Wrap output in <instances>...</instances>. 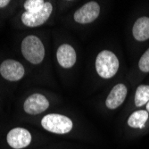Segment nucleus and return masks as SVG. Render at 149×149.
<instances>
[{
  "label": "nucleus",
  "instance_id": "obj_1",
  "mask_svg": "<svg viewBox=\"0 0 149 149\" xmlns=\"http://www.w3.org/2000/svg\"><path fill=\"white\" fill-rule=\"evenodd\" d=\"M120 68L117 56L110 50H102L96 58V71L99 77L104 79L113 78Z\"/></svg>",
  "mask_w": 149,
  "mask_h": 149
},
{
  "label": "nucleus",
  "instance_id": "obj_2",
  "mask_svg": "<svg viewBox=\"0 0 149 149\" xmlns=\"http://www.w3.org/2000/svg\"><path fill=\"white\" fill-rule=\"evenodd\" d=\"M21 50L24 58L32 64H38L44 60L45 47L37 36L30 35L23 38Z\"/></svg>",
  "mask_w": 149,
  "mask_h": 149
},
{
  "label": "nucleus",
  "instance_id": "obj_3",
  "mask_svg": "<svg viewBox=\"0 0 149 149\" xmlns=\"http://www.w3.org/2000/svg\"><path fill=\"white\" fill-rule=\"evenodd\" d=\"M41 125L46 130L56 134L69 133L73 127L72 120L69 117L59 113L45 115L41 120Z\"/></svg>",
  "mask_w": 149,
  "mask_h": 149
},
{
  "label": "nucleus",
  "instance_id": "obj_4",
  "mask_svg": "<svg viewBox=\"0 0 149 149\" xmlns=\"http://www.w3.org/2000/svg\"><path fill=\"white\" fill-rule=\"evenodd\" d=\"M100 15V6L96 1H89L74 13L73 19L79 24H88L96 21Z\"/></svg>",
  "mask_w": 149,
  "mask_h": 149
},
{
  "label": "nucleus",
  "instance_id": "obj_5",
  "mask_svg": "<svg viewBox=\"0 0 149 149\" xmlns=\"http://www.w3.org/2000/svg\"><path fill=\"white\" fill-rule=\"evenodd\" d=\"M24 73V67L16 60L7 59L0 64V74L6 80L18 81L22 79Z\"/></svg>",
  "mask_w": 149,
  "mask_h": 149
},
{
  "label": "nucleus",
  "instance_id": "obj_6",
  "mask_svg": "<svg viewBox=\"0 0 149 149\" xmlns=\"http://www.w3.org/2000/svg\"><path fill=\"white\" fill-rule=\"evenodd\" d=\"M53 11V6L50 2H46L43 9L36 13H29L24 12L22 15V22L25 26L31 27H38L45 23L48 18L50 17Z\"/></svg>",
  "mask_w": 149,
  "mask_h": 149
},
{
  "label": "nucleus",
  "instance_id": "obj_7",
  "mask_svg": "<svg viewBox=\"0 0 149 149\" xmlns=\"http://www.w3.org/2000/svg\"><path fill=\"white\" fill-rule=\"evenodd\" d=\"M8 145L15 149H22L31 142V134L23 128H15L11 130L6 137Z\"/></svg>",
  "mask_w": 149,
  "mask_h": 149
},
{
  "label": "nucleus",
  "instance_id": "obj_8",
  "mask_svg": "<svg viewBox=\"0 0 149 149\" xmlns=\"http://www.w3.org/2000/svg\"><path fill=\"white\" fill-rule=\"evenodd\" d=\"M49 101L42 94H33L27 98L23 104L25 113L31 115H37L47 110Z\"/></svg>",
  "mask_w": 149,
  "mask_h": 149
},
{
  "label": "nucleus",
  "instance_id": "obj_9",
  "mask_svg": "<svg viewBox=\"0 0 149 149\" xmlns=\"http://www.w3.org/2000/svg\"><path fill=\"white\" fill-rule=\"evenodd\" d=\"M129 88L124 83H118L111 89L105 100V106L110 110H115L123 104L128 97Z\"/></svg>",
  "mask_w": 149,
  "mask_h": 149
},
{
  "label": "nucleus",
  "instance_id": "obj_10",
  "mask_svg": "<svg viewBox=\"0 0 149 149\" xmlns=\"http://www.w3.org/2000/svg\"><path fill=\"white\" fill-rule=\"evenodd\" d=\"M56 58L60 66L65 69H70L76 63V51L72 46L69 44H63L57 49Z\"/></svg>",
  "mask_w": 149,
  "mask_h": 149
},
{
  "label": "nucleus",
  "instance_id": "obj_11",
  "mask_svg": "<svg viewBox=\"0 0 149 149\" xmlns=\"http://www.w3.org/2000/svg\"><path fill=\"white\" fill-rule=\"evenodd\" d=\"M131 32L136 41H147L149 39V16L139 17L132 26Z\"/></svg>",
  "mask_w": 149,
  "mask_h": 149
},
{
  "label": "nucleus",
  "instance_id": "obj_12",
  "mask_svg": "<svg viewBox=\"0 0 149 149\" xmlns=\"http://www.w3.org/2000/svg\"><path fill=\"white\" fill-rule=\"evenodd\" d=\"M149 120V113L146 109H139L131 113L127 120V124L133 130H144Z\"/></svg>",
  "mask_w": 149,
  "mask_h": 149
},
{
  "label": "nucleus",
  "instance_id": "obj_13",
  "mask_svg": "<svg viewBox=\"0 0 149 149\" xmlns=\"http://www.w3.org/2000/svg\"><path fill=\"white\" fill-rule=\"evenodd\" d=\"M149 102V85L140 84L135 91L133 104L137 109H141Z\"/></svg>",
  "mask_w": 149,
  "mask_h": 149
},
{
  "label": "nucleus",
  "instance_id": "obj_14",
  "mask_svg": "<svg viewBox=\"0 0 149 149\" xmlns=\"http://www.w3.org/2000/svg\"><path fill=\"white\" fill-rule=\"evenodd\" d=\"M44 0H28L24 3V9L25 12L29 13H36L41 11L45 6Z\"/></svg>",
  "mask_w": 149,
  "mask_h": 149
},
{
  "label": "nucleus",
  "instance_id": "obj_15",
  "mask_svg": "<svg viewBox=\"0 0 149 149\" xmlns=\"http://www.w3.org/2000/svg\"><path fill=\"white\" fill-rule=\"evenodd\" d=\"M138 68L139 72L143 74L149 73V47L140 56L139 63H138Z\"/></svg>",
  "mask_w": 149,
  "mask_h": 149
},
{
  "label": "nucleus",
  "instance_id": "obj_16",
  "mask_svg": "<svg viewBox=\"0 0 149 149\" xmlns=\"http://www.w3.org/2000/svg\"><path fill=\"white\" fill-rule=\"evenodd\" d=\"M10 3L9 0H0V8H4Z\"/></svg>",
  "mask_w": 149,
  "mask_h": 149
},
{
  "label": "nucleus",
  "instance_id": "obj_17",
  "mask_svg": "<svg viewBox=\"0 0 149 149\" xmlns=\"http://www.w3.org/2000/svg\"><path fill=\"white\" fill-rule=\"evenodd\" d=\"M145 109H146V111L149 113V102H148V103L146 104V106H145Z\"/></svg>",
  "mask_w": 149,
  "mask_h": 149
}]
</instances>
